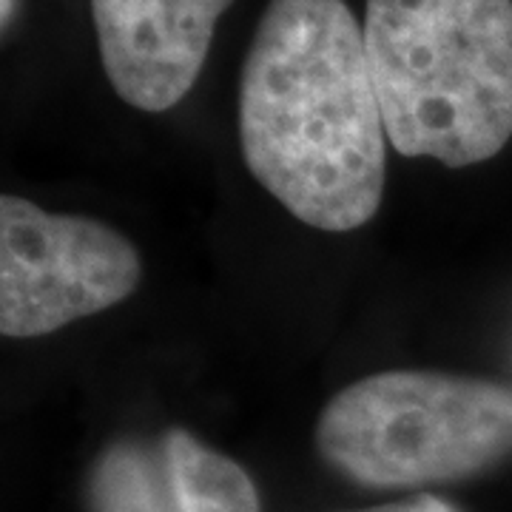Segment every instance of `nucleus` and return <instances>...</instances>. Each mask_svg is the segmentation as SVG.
<instances>
[{"mask_svg": "<svg viewBox=\"0 0 512 512\" xmlns=\"http://www.w3.org/2000/svg\"><path fill=\"white\" fill-rule=\"evenodd\" d=\"M239 143L254 180L311 228L376 217L387 131L365 32L345 0H271L239 77Z\"/></svg>", "mask_w": 512, "mask_h": 512, "instance_id": "obj_1", "label": "nucleus"}, {"mask_svg": "<svg viewBox=\"0 0 512 512\" xmlns=\"http://www.w3.org/2000/svg\"><path fill=\"white\" fill-rule=\"evenodd\" d=\"M387 143L467 168L512 137V0H367Z\"/></svg>", "mask_w": 512, "mask_h": 512, "instance_id": "obj_2", "label": "nucleus"}, {"mask_svg": "<svg viewBox=\"0 0 512 512\" xmlns=\"http://www.w3.org/2000/svg\"><path fill=\"white\" fill-rule=\"evenodd\" d=\"M316 450L379 490L476 476L512 453V387L433 370L373 373L325 404Z\"/></svg>", "mask_w": 512, "mask_h": 512, "instance_id": "obj_3", "label": "nucleus"}, {"mask_svg": "<svg viewBox=\"0 0 512 512\" xmlns=\"http://www.w3.org/2000/svg\"><path fill=\"white\" fill-rule=\"evenodd\" d=\"M143 259L106 222L0 197V330L35 339L126 302Z\"/></svg>", "mask_w": 512, "mask_h": 512, "instance_id": "obj_4", "label": "nucleus"}, {"mask_svg": "<svg viewBox=\"0 0 512 512\" xmlns=\"http://www.w3.org/2000/svg\"><path fill=\"white\" fill-rule=\"evenodd\" d=\"M234 0H92L103 72L140 111L177 106L200 77L217 20Z\"/></svg>", "mask_w": 512, "mask_h": 512, "instance_id": "obj_5", "label": "nucleus"}, {"mask_svg": "<svg viewBox=\"0 0 512 512\" xmlns=\"http://www.w3.org/2000/svg\"><path fill=\"white\" fill-rule=\"evenodd\" d=\"M160 453L177 512H259L251 476L183 427L165 430Z\"/></svg>", "mask_w": 512, "mask_h": 512, "instance_id": "obj_6", "label": "nucleus"}, {"mask_svg": "<svg viewBox=\"0 0 512 512\" xmlns=\"http://www.w3.org/2000/svg\"><path fill=\"white\" fill-rule=\"evenodd\" d=\"M94 512H177L163 453L151 458L134 444H117L97 461Z\"/></svg>", "mask_w": 512, "mask_h": 512, "instance_id": "obj_7", "label": "nucleus"}, {"mask_svg": "<svg viewBox=\"0 0 512 512\" xmlns=\"http://www.w3.org/2000/svg\"><path fill=\"white\" fill-rule=\"evenodd\" d=\"M356 512H458L450 501H444L439 495L419 493L404 498V501H393V504H382V507H367V510Z\"/></svg>", "mask_w": 512, "mask_h": 512, "instance_id": "obj_8", "label": "nucleus"}, {"mask_svg": "<svg viewBox=\"0 0 512 512\" xmlns=\"http://www.w3.org/2000/svg\"><path fill=\"white\" fill-rule=\"evenodd\" d=\"M9 6H12V0H3V23L9 20Z\"/></svg>", "mask_w": 512, "mask_h": 512, "instance_id": "obj_9", "label": "nucleus"}]
</instances>
